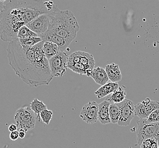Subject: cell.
Segmentation results:
<instances>
[{"instance_id":"6da1fadb","label":"cell","mask_w":159,"mask_h":148,"mask_svg":"<svg viewBox=\"0 0 159 148\" xmlns=\"http://www.w3.org/2000/svg\"><path fill=\"white\" fill-rule=\"evenodd\" d=\"M43 44L42 41L31 47H25L16 39L7 46L9 65L16 75L30 87L49 85L53 79L43 52Z\"/></svg>"},{"instance_id":"7a4b0ae2","label":"cell","mask_w":159,"mask_h":148,"mask_svg":"<svg viewBox=\"0 0 159 148\" xmlns=\"http://www.w3.org/2000/svg\"><path fill=\"white\" fill-rule=\"evenodd\" d=\"M59 9L53 1L42 0H10L0 13V38L5 42L17 39L22 26L44 14Z\"/></svg>"},{"instance_id":"3957f363","label":"cell","mask_w":159,"mask_h":148,"mask_svg":"<svg viewBox=\"0 0 159 148\" xmlns=\"http://www.w3.org/2000/svg\"><path fill=\"white\" fill-rule=\"evenodd\" d=\"M50 26L48 31L71 43L80 30L79 23L70 10L60 9L49 14Z\"/></svg>"},{"instance_id":"277c9868","label":"cell","mask_w":159,"mask_h":148,"mask_svg":"<svg viewBox=\"0 0 159 148\" xmlns=\"http://www.w3.org/2000/svg\"><path fill=\"white\" fill-rule=\"evenodd\" d=\"M38 116L30 107L20 108L16 111L14 120L16 123L18 131L23 130L25 132L34 129L36 126Z\"/></svg>"},{"instance_id":"5b68a950","label":"cell","mask_w":159,"mask_h":148,"mask_svg":"<svg viewBox=\"0 0 159 148\" xmlns=\"http://www.w3.org/2000/svg\"><path fill=\"white\" fill-rule=\"evenodd\" d=\"M137 140L138 144L140 146L144 140L154 138L159 144V122L151 123L146 119H140L137 121Z\"/></svg>"},{"instance_id":"8992f818","label":"cell","mask_w":159,"mask_h":148,"mask_svg":"<svg viewBox=\"0 0 159 148\" xmlns=\"http://www.w3.org/2000/svg\"><path fill=\"white\" fill-rule=\"evenodd\" d=\"M69 56L64 51L60 52L48 60L51 74L53 77H62L66 74Z\"/></svg>"},{"instance_id":"52a82bcc","label":"cell","mask_w":159,"mask_h":148,"mask_svg":"<svg viewBox=\"0 0 159 148\" xmlns=\"http://www.w3.org/2000/svg\"><path fill=\"white\" fill-rule=\"evenodd\" d=\"M117 105L120 109V117L118 125L121 126H129L135 116L134 103L131 100L125 99L124 101Z\"/></svg>"},{"instance_id":"ba28073f","label":"cell","mask_w":159,"mask_h":148,"mask_svg":"<svg viewBox=\"0 0 159 148\" xmlns=\"http://www.w3.org/2000/svg\"><path fill=\"white\" fill-rule=\"evenodd\" d=\"M159 109V102L146 98L135 106V116L140 119H146L155 110Z\"/></svg>"},{"instance_id":"9c48e42d","label":"cell","mask_w":159,"mask_h":148,"mask_svg":"<svg viewBox=\"0 0 159 148\" xmlns=\"http://www.w3.org/2000/svg\"><path fill=\"white\" fill-rule=\"evenodd\" d=\"M40 37L48 32L50 26L49 14H44L25 25Z\"/></svg>"},{"instance_id":"30bf717a","label":"cell","mask_w":159,"mask_h":148,"mask_svg":"<svg viewBox=\"0 0 159 148\" xmlns=\"http://www.w3.org/2000/svg\"><path fill=\"white\" fill-rule=\"evenodd\" d=\"M99 113V104L96 101H90L83 106L80 117L83 121L92 124L98 121Z\"/></svg>"},{"instance_id":"8fae6325","label":"cell","mask_w":159,"mask_h":148,"mask_svg":"<svg viewBox=\"0 0 159 148\" xmlns=\"http://www.w3.org/2000/svg\"><path fill=\"white\" fill-rule=\"evenodd\" d=\"M40 37L44 42H51L56 43L58 46L61 51H64L68 48L71 43L66 39L49 31L47 32Z\"/></svg>"},{"instance_id":"7c38bea8","label":"cell","mask_w":159,"mask_h":148,"mask_svg":"<svg viewBox=\"0 0 159 148\" xmlns=\"http://www.w3.org/2000/svg\"><path fill=\"white\" fill-rule=\"evenodd\" d=\"M111 103L105 100L99 104L98 120L102 125H106L111 123L109 116V106Z\"/></svg>"},{"instance_id":"4fadbf2b","label":"cell","mask_w":159,"mask_h":148,"mask_svg":"<svg viewBox=\"0 0 159 148\" xmlns=\"http://www.w3.org/2000/svg\"><path fill=\"white\" fill-rule=\"evenodd\" d=\"M105 70L111 81L117 83L118 81H121L122 74L118 65L113 63L107 65Z\"/></svg>"},{"instance_id":"5bb4252c","label":"cell","mask_w":159,"mask_h":148,"mask_svg":"<svg viewBox=\"0 0 159 148\" xmlns=\"http://www.w3.org/2000/svg\"><path fill=\"white\" fill-rule=\"evenodd\" d=\"M119 87V84L117 83L109 81L99 88L98 90L95 91V94L98 99H102L113 93Z\"/></svg>"},{"instance_id":"9a60e30c","label":"cell","mask_w":159,"mask_h":148,"mask_svg":"<svg viewBox=\"0 0 159 148\" xmlns=\"http://www.w3.org/2000/svg\"><path fill=\"white\" fill-rule=\"evenodd\" d=\"M91 77L95 81L96 83L103 86L108 82L109 78L105 69L101 67H97L93 70Z\"/></svg>"},{"instance_id":"2e32d148","label":"cell","mask_w":159,"mask_h":148,"mask_svg":"<svg viewBox=\"0 0 159 148\" xmlns=\"http://www.w3.org/2000/svg\"><path fill=\"white\" fill-rule=\"evenodd\" d=\"M126 95V93L124 87H119L118 88L114 91L113 93L106 96L105 100L108 101L111 104H118L124 101Z\"/></svg>"},{"instance_id":"e0dca14e","label":"cell","mask_w":159,"mask_h":148,"mask_svg":"<svg viewBox=\"0 0 159 148\" xmlns=\"http://www.w3.org/2000/svg\"><path fill=\"white\" fill-rule=\"evenodd\" d=\"M43 48L45 55L48 60L58 54L61 51L57 45L51 42H44Z\"/></svg>"},{"instance_id":"ac0fdd59","label":"cell","mask_w":159,"mask_h":148,"mask_svg":"<svg viewBox=\"0 0 159 148\" xmlns=\"http://www.w3.org/2000/svg\"><path fill=\"white\" fill-rule=\"evenodd\" d=\"M80 62L83 64L86 68V71L88 70H93L95 68V61L93 56L89 52H82Z\"/></svg>"},{"instance_id":"d6986e66","label":"cell","mask_w":159,"mask_h":148,"mask_svg":"<svg viewBox=\"0 0 159 148\" xmlns=\"http://www.w3.org/2000/svg\"><path fill=\"white\" fill-rule=\"evenodd\" d=\"M30 108L38 116L39 121H40V114L44 110L47 109V106L43 101H40L38 99H35L30 103Z\"/></svg>"},{"instance_id":"ffe728a7","label":"cell","mask_w":159,"mask_h":148,"mask_svg":"<svg viewBox=\"0 0 159 148\" xmlns=\"http://www.w3.org/2000/svg\"><path fill=\"white\" fill-rule=\"evenodd\" d=\"M109 116L112 124H117L120 117V109L117 104L112 103L109 106Z\"/></svg>"},{"instance_id":"44dd1931","label":"cell","mask_w":159,"mask_h":148,"mask_svg":"<svg viewBox=\"0 0 159 148\" xmlns=\"http://www.w3.org/2000/svg\"><path fill=\"white\" fill-rule=\"evenodd\" d=\"M36 37H39L38 35L32 32V30H31L25 25L22 26L19 29L17 34V39L29 38Z\"/></svg>"},{"instance_id":"7402d4cb","label":"cell","mask_w":159,"mask_h":148,"mask_svg":"<svg viewBox=\"0 0 159 148\" xmlns=\"http://www.w3.org/2000/svg\"><path fill=\"white\" fill-rule=\"evenodd\" d=\"M19 42L23 46L25 47H31L42 42V39L39 37H32L29 38L18 39Z\"/></svg>"},{"instance_id":"603a6c76","label":"cell","mask_w":159,"mask_h":148,"mask_svg":"<svg viewBox=\"0 0 159 148\" xmlns=\"http://www.w3.org/2000/svg\"><path fill=\"white\" fill-rule=\"evenodd\" d=\"M67 68L80 75H86V68L80 62L69 66Z\"/></svg>"},{"instance_id":"cb8c5ba5","label":"cell","mask_w":159,"mask_h":148,"mask_svg":"<svg viewBox=\"0 0 159 148\" xmlns=\"http://www.w3.org/2000/svg\"><path fill=\"white\" fill-rule=\"evenodd\" d=\"M159 142L154 138L146 139L140 145V148H159Z\"/></svg>"},{"instance_id":"d4e9b609","label":"cell","mask_w":159,"mask_h":148,"mask_svg":"<svg viewBox=\"0 0 159 148\" xmlns=\"http://www.w3.org/2000/svg\"><path fill=\"white\" fill-rule=\"evenodd\" d=\"M53 113L52 112V111L46 109L40 113V119H42L43 122L47 125H49L53 117Z\"/></svg>"},{"instance_id":"484cf974","label":"cell","mask_w":159,"mask_h":148,"mask_svg":"<svg viewBox=\"0 0 159 148\" xmlns=\"http://www.w3.org/2000/svg\"><path fill=\"white\" fill-rule=\"evenodd\" d=\"M81 52H82L80 51L75 52L69 55L68 58L67 66L80 62V57H81Z\"/></svg>"},{"instance_id":"4316f807","label":"cell","mask_w":159,"mask_h":148,"mask_svg":"<svg viewBox=\"0 0 159 148\" xmlns=\"http://www.w3.org/2000/svg\"><path fill=\"white\" fill-rule=\"evenodd\" d=\"M146 120L151 123L159 122V109L153 111L147 118Z\"/></svg>"},{"instance_id":"83f0119b","label":"cell","mask_w":159,"mask_h":148,"mask_svg":"<svg viewBox=\"0 0 159 148\" xmlns=\"http://www.w3.org/2000/svg\"><path fill=\"white\" fill-rule=\"evenodd\" d=\"M19 137V131L17 130L14 132H10V139L12 141H16Z\"/></svg>"},{"instance_id":"f1b7e54d","label":"cell","mask_w":159,"mask_h":148,"mask_svg":"<svg viewBox=\"0 0 159 148\" xmlns=\"http://www.w3.org/2000/svg\"><path fill=\"white\" fill-rule=\"evenodd\" d=\"M17 130H18V128H17V126H16V124H11L9 126V132H14V131H17Z\"/></svg>"},{"instance_id":"f546056e","label":"cell","mask_w":159,"mask_h":148,"mask_svg":"<svg viewBox=\"0 0 159 148\" xmlns=\"http://www.w3.org/2000/svg\"><path fill=\"white\" fill-rule=\"evenodd\" d=\"M25 136V132L21 130V131H19V137L20 139H23Z\"/></svg>"},{"instance_id":"4dcf8cb0","label":"cell","mask_w":159,"mask_h":148,"mask_svg":"<svg viewBox=\"0 0 159 148\" xmlns=\"http://www.w3.org/2000/svg\"><path fill=\"white\" fill-rule=\"evenodd\" d=\"M5 7V5L3 3V2L0 1V13H1L3 11Z\"/></svg>"},{"instance_id":"1f68e13d","label":"cell","mask_w":159,"mask_h":148,"mask_svg":"<svg viewBox=\"0 0 159 148\" xmlns=\"http://www.w3.org/2000/svg\"><path fill=\"white\" fill-rule=\"evenodd\" d=\"M5 1H6V0H0V1H1V2H4Z\"/></svg>"},{"instance_id":"d6a6232c","label":"cell","mask_w":159,"mask_h":148,"mask_svg":"<svg viewBox=\"0 0 159 148\" xmlns=\"http://www.w3.org/2000/svg\"></svg>"}]
</instances>
